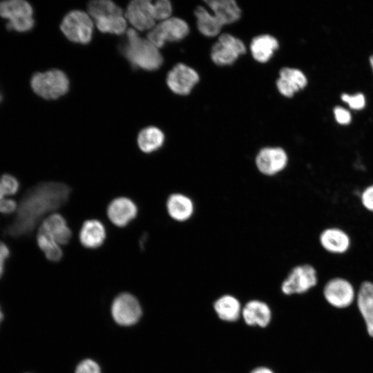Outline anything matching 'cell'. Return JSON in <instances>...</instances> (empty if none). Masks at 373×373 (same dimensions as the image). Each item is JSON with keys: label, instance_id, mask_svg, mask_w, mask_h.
Instances as JSON below:
<instances>
[{"label": "cell", "instance_id": "1", "mask_svg": "<svg viewBox=\"0 0 373 373\" xmlns=\"http://www.w3.org/2000/svg\"><path fill=\"white\" fill-rule=\"evenodd\" d=\"M70 188L65 183L46 182L32 187L24 195L18 209L19 234L30 233L40 219L67 202Z\"/></svg>", "mask_w": 373, "mask_h": 373}, {"label": "cell", "instance_id": "2", "mask_svg": "<svg viewBox=\"0 0 373 373\" xmlns=\"http://www.w3.org/2000/svg\"><path fill=\"white\" fill-rule=\"evenodd\" d=\"M122 51L133 66L145 70H155L163 63V57L158 48L148 39L140 37L133 28L126 31V41Z\"/></svg>", "mask_w": 373, "mask_h": 373}, {"label": "cell", "instance_id": "3", "mask_svg": "<svg viewBox=\"0 0 373 373\" xmlns=\"http://www.w3.org/2000/svg\"><path fill=\"white\" fill-rule=\"evenodd\" d=\"M32 90L46 99H55L65 95L69 88V80L61 70L52 69L35 73L30 80Z\"/></svg>", "mask_w": 373, "mask_h": 373}, {"label": "cell", "instance_id": "4", "mask_svg": "<svg viewBox=\"0 0 373 373\" xmlns=\"http://www.w3.org/2000/svg\"><path fill=\"white\" fill-rule=\"evenodd\" d=\"M318 281L316 269L311 264H300L293 267L281 284L285 295L301 294L314 287Z\"/></svg>", "mask_w": 373, "mask_h": 373}, {"label": "cell", "instance_id": "5", "mask_svg": "<svg viewBox=\"0 0 373 373\" xmlns=\"http://www.w3.org/2000/svg\"><path fill=\"white\" fill-rule=\"evenodd\" d=\"M60 28L70 41L87 44L92 39L93 23L88 14L82 10H73L64 17Z\"/></svg>", "mask_w": 373, "mask_h": 373}, {"label": "cell", "instance_id": "6", "mask_svg": "<svg viewBox=\"0 0 373 373\" xmlns=\"http://www.w3.org/2000/svg\"><path fill=\"white\" fill-rule=\"evenodd\" d=\"M111 313L117 325L128 327L134 325L140 321L142 309L135 296L124 292L117 295L113 300Z\"/></svg>", "mask_w": 373, "mask_h": 373}, {"label": "cell", "instance_id": "7", "mask_svg": "<svg viewBox=\"0 0 373 373\" xmlns=\"http://www.w3.org/2000/svg\"><path fill=\"white\" fill-rule=\"evenodd\" d=\"M323 294L326 301L338 309L348 307L354 303L356 296V291L353 284L341 276L329 279L323 287Z\"/></svg>", "mask_w": 373, "mask_h": 373}, {"label": "cell", "instance_id": "8", "mask_svg": "<svg viewBox=\"0 0 373 373\" xmlns=\"http://www.w3.org/2000/svg\"><path fill=\"white\" fill-rule=\"evenodd\" d=\"M189 32L187 23L178 17H170L154 26L148 34V39L157 48L166 42L179 41Z\"/></svg>", "mask_w": 373, "mask_h": 373}, {"label": "cell", "instance_id": "9", "mask_svg": "<svg viewBox=\"0 0 373 373\" xmlns=\"http://www.w3.org/2000/svg\"><path fill=\"white\" fill-rule=\"evenodd\" d=\"M245 52L246 48L240 39L224 33L219 37L218 41L213 46L211 57L217 65H231Z\"/></svg>", "mask_w": 373, "mask_h": 373}, {"label": "cell", "instance_id": "10", "mask_svg": "<svg viewBox=\"0 0 373 373\" xmlns=\"http://www.w3.org/2000/svg\"><path fill=\"white\" fill-rule=\"evenodd\" d=\"M318 242L325 252L334 256L347 254L352 245L350 233L338 226L324 228L318 235Z\"/></svg>", "mask_w": 373, "mask_h": 373}, {"label": "cell", "instance_id": "11", "mask_svg": "<svg viewBox=\"0 0 373 373\" xmlns=\"http://www.w3.org/2000/svg\"><path fill=\"white\" fill-rule=\"evenodd\" d=\"M258 170L263 175L272 176L283 171L288 163V156L280 147H265L259 151L256 160Z\"/></svg>", "mask_w": 373, "mask_h": 373}, {"label": "cell", "instance_id": "12", "mask_svg": "<svg viewBox=\"0 0 373 373\" xmlns=\"http://www.w3.org/2000/svg\"><path fill=\"white\" fill-rule=\"evenodd\" d=\"M199 81L198 73L192 68L178 64L171 70L166 77L169 88L175 94L188 95Z\"/></svg>", "mask_w": 373, "mask_h": 373}, {"label": "cell", "instance_id": "13", "mask_svg": "<svg viewBox=\"0 0 373 373\" xmlns=\"http://www.w3.org/2000/svg\"><path fill=\"white\" fill-rule=\"evenodd\" d=\"M126 19L137 30L144 31L155 26L153 4L146 0L131 1L125 12Z\"/></svg>", "mask_w": 373, "mask_h": 373}, {"label": "cell", "instance_id": "14", "mask_svg": "<svg viewBox=\"0 0 373 373\" xmlns=\"http://www.w3.org/2000/svg\"><path fill=\"white\" fill-rule=\"evenodd\" d=\"M137 207L128 198L118 197L113 199L107 207V216L115 226L124 227L135 218Z\"/></svg>", "mask_w": 373, "mask_h": 373}, {"label": "cell", "instance_id": "15", "mask_svg": "<svg viewBox=\"0 0 373 373\" xmlns=\"http://www.w3.org/2000/svg\"><path fill=\"white\" fill-rule=\"evenodd\" d=\"M38 229L48 234L59 245H66L72 236V231L66 220L57 213L46 216L42 220Z\"/></svg>", "mask_w": 373, "mask_h": 373}, {"label": "cell", "instance_id": "16", "mask_svg": "<svg viewBox=\"0 0 373 373\" xmlns=\"http://www.w3.org/2000/svg\"><path fill=\"white\" fill-rule=\"evenodd\" d=\"M356 300L367 334L373 337V282L364 280L361 283L356 291Z\"/></svg>", "mask_w": 373, "mask_h": 373}, {"label": "cell", "instance_id": "17", "mask_svg": "<svg viewBox=\"0 0 373 373\" xmlns=\"http://www.w3.org/2000/svg\"><path fill=\"white\" fill-rule=\"evenodd\" d=\"M307 80L304 73L300 70L291 68H283L280 70L276 86L283 96L291 97L296 92L304 88Z\"/></svg>", "mask_w": 373, "mask_h": 373}, {"label": "cell", "instance_id": "18", "mask_svg": "<svg viewBox=\"0 0 373 373\" xmlns=\"http://www.w3.org/2000/svg\"><path fill=\"white\" fill-rule=\"evenodd\" d=\"M241 316L248 325L265 327L271 321V312L267 303L251 300L242 307Z\"/></svg>", "mask_w": 373, "mask_h": 373}, {"label": "cell", "instance_id": "19", "mask_svg": "<svg viewBox=\"0 0 373 373\" xmlns=\"http://www.w3.org/2000/svg\"><path fill=\"white\" fill-rule=\"evenodd\" d=\"M106 237V231L102 222L96 219L86 220L79 231L81 244L88 249H97L102 245Z\"/></svg>", "mask_w": 373, "mask_h": 373}, {"label": "cell", "instance_id": "20", "mask_svg": "<svg viewBox=\"0 0 373 373\" xmlns=\"http://www.w3.org/2000/svg\"><path fill=\"white\" fill-rule=\"evenodd\" d=\"M166 207L169 216L178 222L188 220L194 212L192 200L180 193L171 194L167 198Z\"/></svg>", "mask_w": 373, "mask_h": 373}, {"label": "cell", "instance_id": "21", "mask_svg": "<svg viewBox=\"0 0 373 373\" xmlns=\"http://www.w3.org/2000/svg\"><path fill=\"white\" fill-rule=\"evenodd\" d=\"M222 26L237 21L241 10L234 0H209L204 1Z\"/></svg>", "mask_w": 373, "mask_h": 373}, {"label": "cell", "instance_id": "22", "mask_svg": "<svg viewBox=\"0 0 373 373\" xmlns=\"http://www.w3.org/2000/svg\"><path fill=\"white\" fill-rule=\"evenodd\" d=\"M277 39L269 35H262L254 37L250 50L255 60L260 63L268 61L278 48Z\"/></svg>", "mask_w": 373, "mask_h": 373}, {"label": "cell", "instance_id": "23", "mask_svg": "<svg viewBox=\"0 0 373 373\" xmlns=\"http://www.w3.org/2000/svg\"><path fill=\"white\" fill-rule=\"evenodd\" d=\"M213 308L218 316L221 320L227 322L238 321L241 316L242 309L240 301L229 294L219 297L214 302Z\"/></svg>", "mask_w": 373, "mask_h": 373}, {"label": "cell", "instance_id": "24", "mask_svg": "<svg viewBox=\"0 0 373 373\" xmlns=\"http://www.w3.org/2000/svg\"><path fill=\"white\" fill-rule=\"evenodd\" d=\"M32 6L24 0H8L0 1V17L12 21L32 17Z\"/></svg>", "mask_w": 373, "mask_h": 373}, {"label": "cell", "instance_id": "25", "mask_svg": "<svg viewBox=\"0 0 373 373\" xmlns=\"http://www.w3.org/2000/svg\"><path fill=\"white\" fill-rule=\"evenodd\" d=\"M164 142L163 132L154 126L142 129L137 136L138 146L145 153H151L157 151L162 146Z\"/></svg>", "mask_w": 373, "mask_h": 373}, {"label": "cell", "instance_id": "26", "mask_svg": "<svg viewBox=\"0 0 373 373\" xmlns=\"http://www.w3.org/2000/svg\"><path fill=\"white\" fill-rule=\"evenodd\" d=\"M197 20V26L203 35L206 37H215L218 35L222 27L215 16L210 13L203 6H198L195 10Z\"/></svg>", "mask_w": 373, "mask_h": 373}, {"label": "cell", "instance_id": "27", "mask_svg": "<svg viewBox=\"0 0 373 373\" xmlns=\"http://www.w3.org/2000/svg\"><path fill=\"white\" fill-rule=\"evenodd\" d=\"M36 240L47 260L58 262L61 259L63 251L60 245L48 234L38 229Z\"/></svg>", "mask_w": 373, "mask_h": 373}, {"label": "cell", "instance_id": "28", "mask_svg": "<svg viewBox=\"0 0 373 373\" xmlns=\"http://www.w3.org/2000/svg\"><path fill=\"white\" fill-rule=\"evenodd\" d=\"M88 12L89 16L95 21L111 15L123 14L119 7L108 0L90 1L88 4Z\"/></svg>", "mask_w": 373, "mask_h": 373}, {"label": "cell", "instance_id": "29", "mask_svg": "<svg viewBox=\"0 0 373 373\" xmlns=\"http://www.w3.org/2000/svg\"><path fill=\"white\" fill-rule=\"evenodd\" d=\"M95 21L98 30L104 33L122 35L126 29V20L123 14L111 15Z\"/></svg>", "mask_w": 373, "mask_h": 373}, {"label": "cell", "instance_id": "30", "mask_svg": "<svg viewBox=\"0 0 373 373\" xmlns=\"http://www.w3.org/2000/svg\"><path fill=\"white\" fill-rule=\"evenodd\" d=\"M0 180L4 196L13 195L18 192L20 183L15 175L7 173H3Z\"/></svg>", "mask_w": 373, "mask_h": 373}, {"label": "cell", "instance_id": "31", "mask_svg": "<svg viewBox=\"0 0 373 373\" xmlns=\"http://www.w3.org/2000/svg\"><path fill=\"white\" fill-rule=\"evenodd\" d=\"M172 6L168 0H159L153 4V15L155 20L164 21L171 17Z\"/></svg>", "mask_w": 373, "mask_h": 373}, {"label": "cell", "instance_id": "32", "mask_svg": "<svg viewBox=\"0 0 373 373\" xmlns=\"http://www.w3.org/2000/svg\"><path fill=\"white\" fill-rule=\"evenodd\" d=\"M35 24V20L32 17L17 19L8 21L6 28L8 30H12L19 32H25L30 30Z\"/></svg>", "mask_w": 373, "mask_h": 373}, {"label": "cell", "instance_id": "33", "mask_svg": "<svg viewBox=\"0 0 373 373\" xmlns=\"http://www.w3.org/2000/svg\"><path fill=\"white\" fill-rule=\"evenodd\" d=\"M359 201L365 211L373 213V182L367 184L361 191Z\"/></svg>", "mask_w": 373, "mask_h": 373}, {"label": "cell", "instance_id": "34", "mask_svg": "<svg viewBox=\"0 0 373 373\" xmlns=\"http://www.w3.org/2000/svg\"><path fill=\"white\" fill-rule=\"evenodd\" d=\"M75 373H102V371L96 361L90 358H85L77 364Z\"/></svg>", "mask_w": 373, "mask_h": 373}, {"label": "cell", "instance_id": "35", "mask_svg": "<svg viewBox=\"0 0 373 373\" xmlns=\"http://www.w3.org/2000/svg\"><path fill=\"white\" fill-rule=\"evenodd\" d=\"M341 99L343 102H347L351 108L354 110L362 109L365 105V97L362 93H358L352 96L343 94Z\"/></svg>", "mask_w": 373, "mask_h": 373}, {"label": "cell", "instance_id": "36", "mask_svg": "<svg viewBox=\"0 0 373 373\" xmlns=\"http://www.w3.org/2000/svg\"><path fill=\"white\" fill-rule=\"evenodd\" d=\"M18 204L16 200L12 198H3L0 200V213L3 214H10L16 211Z\"/></svg>", "mask_w": 373, "mask_h": 373}, {"label": "cell", "instance_id": "37", "mask_svg": "<svg viewBox=\"0 0 373 373\" xmlns=\"http://www.w3.org/2000/svg\"><path fill=\"white\" fill-rule=\"evenodd\" d=\"M336 120L341 124H347L351 121L350 113L340 106H337L334 110Z\"/></svg>", "mask_w": 373, "mask_h": 373}, {"label": "cell", "instance_id": "38", "mask_svg": "<svg viewBox=\"0 0 373 373\" xmlns=\"http://www.w3.org/2000/svg\"><path fill=\"white\" fill-rule=\"evenodd\" d=\"M10 256V250L8 246L2 240H0V279L3 275L5 262Z\"/></svg>", "mask_w": 373, "mask_h": 373}, {"label": "cell", "instance_id": "39", "mask_svg": "<svg viewBox=\"0 0 373 373\" xmlns=\"http://www.w3.org/2000/svg\"><path fill=\"white\" fill-rule=\"evenodd\" d=\"M250 373H274L271 369L267 367H258L251 371Z\"/></svg>", "mask_w": 373, "mask_h": 373}, {"label": "cell", "instance_id": "40", "mask_svg": "<svg viewBox=\"0 0 373 373\" xmlns=\"http://www.w3.org/2000/svg\"><path fill=\"white\" fill-rule=\"evenodd\" d=\"M3 318H4V314H3L1 306L0 305V325L3 320Z\"/></svg>", "mask_w": 373, "mask_h": 373}, {"label": "cell", "instance_id": "41", "mask_svg": "<svg viewBox=\"0 0 373 373\" xmlns=\"http://www.w3.org/2000/svg\"><path fill=\"white\" fill-rule=\"evenodd\" d=\"M4 197L0 180V200Z\"/></svg>", "mask_w": 373, "mask_h": 373}, {"label": "cell", "instance_id": "42", "mask_svg": "<svg viewBox=\"0 0 373 373\" xmlns=\"http://www.w3.org/2000/svg\"><path fill=\"white\" fill-rule=\"evenodd\" d=\"M370 64H371V66L373 69V55H372L370 58Z\"/></svg>", "mask_w": 373, "mask_h": 373}, {"label": "cell", "instance_id": "43", "mask_svg": "<svg viewBox=\"0 0 373 373\" xmlns=\"http://www.w3.org/2000/svg\"><path fill=\"white\" fill-rule=\"evenodd\" d=\"M2 101V95L0 94V103Z\"/></svg>", "mask_w": 373, "mask_h": 373}]
</instances>
